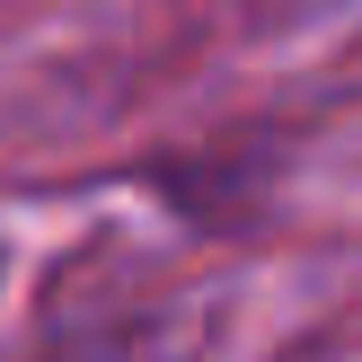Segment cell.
I'll use <instances>...</instances> for the list:
<instances>
[{
    "mask_svg": "<svg viewBox=\"0 0 362 362\" xmlns=\"http://www.w3.org/2000/svg\"><path fill=\"white\" fill-rule=\"evenodd\" d=\"M0 283H9V247H0Z\"/></svg>",
    "mask_w": 362,
    "mask_h": 362,
    "instance_id": "cell-1",
    "label": "cell"
}]
</instances>
